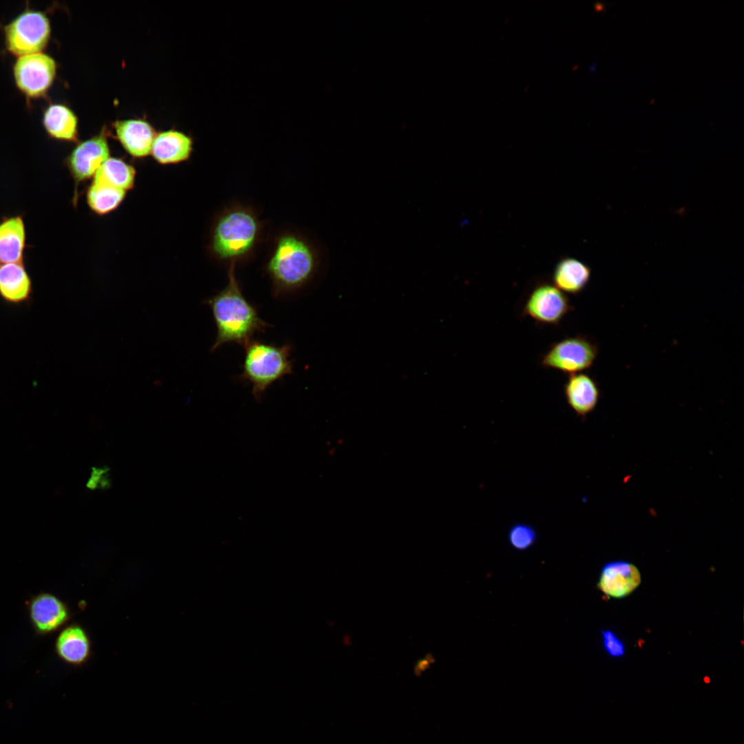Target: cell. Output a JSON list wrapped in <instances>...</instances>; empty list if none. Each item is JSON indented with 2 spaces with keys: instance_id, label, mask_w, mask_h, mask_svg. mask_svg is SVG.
<instances>
[{
  "instance_id": "cell-4",
  "label": "cell",
  "mask_w": 744,
  "mask_h": 744,
  "mask_svg": "<svg viewBox=\"0 0 744 744\" xmlns=\"http://www.w3.org/2000/svg\"><path fill=\"white\" fill-rule=\"evenodd\" d=\"M245 355L240 378L251 384V393L260 401L267 389L293 373L289 344L276 345L253 339L244 347Z\"/></svg>"
},
{
  "instance_id": "cell-10",
  "label": "cell",
  "mask_w": 744,
  "mask_h": 744,
  "mask_svg": "<svg viewBox=\"0 0 744 744\" xmlns=\"http://www.w3.org/2000/svg\"><path fill=\"white\" fill-rule=\"evenodd\" d=\"M30 622L38 635L57 631L70 619V610L64 601L50 592H42L27 601Z\"/></svg>"
},
{
  "instance_id": "cell-9",
  "label": "cell",
  "mask_w": 744,
  "mask_h": 744,
  "mask_svg": "<svg viewBox=\"0 0 744 744\" xmlns=\"http://www.w3.org/2000/svg\"><path fill=\"white\" fill-rule=\"evenodd\" d=\"M109 157L110 147L103 134L79 143L67 156L64 165L74 182L73 205L77 203L80 184L93 178Z\"/></svg>"
},
{
  "instance_id": "cell-3",
  "label": "cell",
  "mask_w": 744,
  "mask_h": 744,
  "mask_svg": "<svg viewBox=\"0 0 744 744\" xmlns=\"http://www.w3.org/2000/svg\"><path fill=\"white\" fill-rule=\"evenodd\" d=\"M263 224L251 207L234 205L219 214L212 225L208 250L216 260L230 265L251 258L259 245Z\"/></svg>"
},
{
  "instance_id": "cell-19",
  "label": "cell",
  "mask_w": 744,
  "mask_h": 744,
  "mask_svg": "<svg viewBox=\"0 0 744 744\" xmlns=\"http://www.w3.org/2000/svg\"><path fill=\"white\" fill-rule=\"evenodd\" d=\"M590 276L591 270L588 265L577 259L565 258L556 265L552 280L561 291L577 295L587 287Z\"/></svg>"
},
{
  "instance_id": "cell-21",
  "label": "cell",
  "mask_w": 744,
  "mask_h": 744,
  "mask_svg": "<svg viewBox=\"0 0 744 744\" xmlns=\"http://www.w3.org/2000/svg\"><path fill=\"white\" fill-rule=\"evenodd\" d=\"M126 193L124 190L92 181L86 192V201L94 213L106 215L118 208Z\"/></svg>"
},
{
  "instance_id": "cell-5",
  "label": "cell",
  "mask_w": 744,
  "mask_h": 744,
  "mask_svg": "<svg viewBox=\"0 0 744 744\" xmlns=\"http://www.w3.org/2000/svg\"><path fill=\"white\" fill-rule=\"evenodd\" d=\"M1 29L5 50L17 57L43 52L52 37L48 12L32 8L28 2L24 10Z\"/></svg>"
},
{
  "instance_id": "cell-1",
  "label": "cell",
  "mask_w": 744,
  "mask_h": 744,
  "mask_svg": "<svg viewBox=\"0 0 744 744\" xmlns=\"http://www.w3.org/2000/svg\"><path fill=\"white\" fill-rule=\"evenodd\" d=\"M235 267L234 263L229 265L226 286L203 302L211 311L216 329L211 352L228 343L244 347L256 335L264 333L270 327L245 296L236 276Z\"/></svg>"
},
{
  "instance_id": "cell-17",
  "label": "cell",
  "mask_w": 744,
  "mask_h": 744,
  "mask_svg": "<svg viewBox=\"0 0 744 744\" xmlns=\"http://www.w3.org/2000/svg\"><path fill=\"white\" fill-rule=\"evenodd\" d=\"M54 650L62 661L73 666H80L90 656V640L82 627L75 623L70 624L64 627L57 635Z\"/></svg>"
},
{
  "instance_id": "cell-12",
  "label": "cell",
  "mask_w": 744,
  "mask_h": 744,
  "mask_svg": "<svg viewBox=\"0 0 744 744\" xmlns=\"http://www.w3.org/2000/svg\"><path fill=\"white\" fill-rule=\"evenodd\" d=\"M33 284L25 263L0 264V298L5 303L18 306L32 301Z\"/></svg>"
},
{
  "instance_id": "cell-14",
  "label": "cell",
  "mask_w": 744,
  "mask_h": 744,
  "mask_svg": "<svg viewBox=\"0 0 744 744\" xmlns=\"http://www.w3.org/2000/svg\"><path fill=\"white\" fill-rule=\"evenodd\" d=\"M27 248L23 216H3L0 219V264L25 263Z\"/></svg>"
},
{
  "instance_id": "cell-15",
  "label": "cell",
  "mask_w": 744,
  "mask_h": 744,
  "mask_svg": "<svg viewBox=\"0 0 744 744\" xmlns=\"http://www.w3.org/2000/svg\"><path fill=\"white\" fill-rule=\"evenodd\" d=\"M41 125L52 140L63 142L78 141V118L68 105L49 102L42 109Z\"/></svg>"
},
{
  "instance_id": "cell-22",
  "label": "cell",
  "mask_w": 744,
  "mask_h": 744,
  "mask_svg": "<svg viewBox=\"0 0 744 744\" xmlns=\"http://www.w3.org/2000/svg\"><path fill=\"white\" fill-rule=\"evenodd\" d=\"M537 538L536 530L525 523L513 524L508 533L510 546L517 550H525L534 545Z\"/></svg>"
},
{
  "instance_id": "cell-2",
  "label": "cell",
  "mask_w": 744,
  "mask_h": 744,
  "mask_svg": "<svg viewBox=\"0 0 744 744\" xmlns=\"http://www.w3.org/2000/svg\"><path fill=\"white\" fill-rule=\"evenodd\" d=\"M318 265V251L307 238L291 231L277 236L265 266L273 296H283L304 287L313 278Z\"/></svg>"
},
{
  "instance_id": "cell-6",
  "label": "cell",
  "mask_w": 744,
  "mask_h": 744,
  "mask_svg": "<svg viewBox=\"0 0 744 744\" xmlns=\"http://www.w3.org/2000/svg\"><path fill=\"white\" fill-rule=\"evenodd\" d=\"M57 70L56 60L44 52L17 57L12 68L13 81L28 107L32 102L48 97Z\"/></svg>"
},
{
  "instance_id": "cell-11",
  "label": "cell",
  "mask_w": 744,
  "mask_h": 744,
  "mask_svg": "<svg viewBox=\"0 0 744 744\" xmlns=\"http://www.w3.org/2000/svg\"><path fill=\"white\" fill-rule=\"evenodd\" d=\"M641 583V575L633 564L617 560L605 564L597 587L606 597L622 599L632 593Z\"/></svg>"
},
{
  "instance_id": "cell-8",
  "label": "cell",
  "mask_w": 744,
  "mask_h": 744,
  "mask_svg": "<svg viewBox=\"0 0 744 744\" xmlns=\"http://www.w3.org/2000/svg\"><path fill=\"white\" fill-rule=\"evenodd\" d=\"M572 309L563 291L549 283H540L529 293L521 314L539 324L557 326Z\"/></svg>"
},
{
  "instance_id": "cell-23",
  "label": "cell",
  "mask_w": 744,
  "mask_h": 744,
  "mask_svg": "<svg viewBox=\"0 0 744 744\" xmlns=\"http://www.w3.org/2000/svg\"><path fill=\"white\" fill-rule=\"evenodd\" d=\"M602 645L607 654L612 658H620L626 654L623 642L611 630H601Z\"/></svg>"
},
{
  "instance_id": "cell-20",
  "label": "cell",
  "mask_w": 744,
  "mask_h": 744,
  "mask_svg": "<svg viewBox=\"0 0 744 744\" xmlns=\"http://www.w3.org/2000/svg\"><path fill=\"white\" fill-rule=\"evenodd\" d=\"M136 170L123 160L109 157L99 167L92 181L127 192L134 185Z\"/></svg>"
},
{
  "instance_id": "cell-18",
  "label": "cell",
  "mask_w": 744,
  "mask_h": 744,
  "mask_svg": "<svg viewBox=\"0 0 744 744\" xmlns=\"http://www.w3.org/2000/svg\"><path fill=\"white\" fill-rule=\"evenodd\" d=\"M193 140L176 130H167L156 134L150 154L161 165L179 163L187 161L193 152Z\"/></svg>"
},
{
  "instance_id": "cell-7",
  "label": "cell",
  "mask_w": 744,
  "mask_h": 744,
  "mask_svg": "<svg viewBox=\"0 0 744 744\" xmlns=\"http://www.w3.org/2000/svg\"><path fill=\"white\" fill-rule=\"evenodd\" d=\"M598 355L597 343L588 336H568L550 345L541 357L540 365L571 375L592 367Z\"/></svg>"
},
{
  "instance_id": "cell-13",
  "label": "cell",
  "mask_w": 744,
  "mask_h": 744,
  "mask_svg": "<svg viewBox=\"0 0 744 744\" xmlns=\"http://www.w3.org/2000/svg\"><path fill=\"white\" fill-rule=\"evenodd\" d=\"M564 393L568 406L582 420L595 410L600 397L597 382L584 373L570 375L564 385Z\"/></svg>"
},
{
  "instance_id": "cell-16",
  "label": "cell",
  "mask_w": 744,
  "mask_h": 744,
  "mask_svg": "<svg viewBox=\"0 0 744 744\" xmlns=\"http://www.w3.org/2000/svg\"><path fill=\"white\" fill-rule=\"evenodd\" d=\"M114 127L117 138L130 155L143 158L150 154L156 134L147 122L140 119L118 121Z\"/></svg>"
}]
</instances>
